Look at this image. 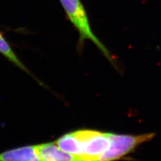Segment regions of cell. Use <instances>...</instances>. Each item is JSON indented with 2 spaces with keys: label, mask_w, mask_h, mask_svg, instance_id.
<instances>
[{
  "label": "cell",
  "mask_w": 161,
  "mask_h": 161,
  "mask_svg": "<svg viewBox=\"0 0 161 161\" xmlns=\"http://www.w3.org/2000/svg\"><path fill=\"white\" fill-rule=\"evenodd\" d=\"M70 22L79 34L78 46L83 48L85 40L92 41L104 56L114 63V58L108 48L93 33L86 9L80 0H59Z\"/></svg>",
  "instance_id": "obj_1"
},
{
  "label": "cell",
  "mask_w": 161,
  "mask_h": 161,
  "mask_svg": "<svg viewBox=\"0 0 161 161\" xmlns=\"http://www.w3.org/2000/svg\"><path fill=\"white\" fill-rule=\"evenodd\" d=\"M111 144L109 149L99 158L98 161H116L133 153L140 144L152 140L155 133L140 135L109 133Z\"/></svg>",
  "instance_id": "obj_2"
},
{
  "label": "cell",
  "mask_w": 161,
  "mask_h": 161,
  "mask_svg": "<svg viewBox=\"0 0 161 161\" xmlns=\"http://www.w3.org/2000/svg\"><path fill=\"white\" fill-rule=\"evenodd\" d=\"M77 132L83 146V154L79 157L80 161H98L110 147L109 133L91 130H79Z\"/></svg>",
  "instance_id": "obj_3"
},
{
  "label": "cell",
  "mask_w": 161,
  "mask_h": 161,
  "mask_svg": "<svg viewBox=\"0 0 161 161\" xmlns=\"http://www.w3.org/2000/svg\"><path fill=\"white\" fill-rule=\"evenodd\" d=\"M40 161H80L76 155L64 152L55 142L37 145Z\"/></svg>",
  "instance_id": "obj_4"
},
{
  "label": "cell",
  "mask_w": 161,
  "mask_h": 161,
  "mask_svg": "<svg viewBox=\"0 0 161 161\" xmlns=\"http://www.w3.org/2000/svg\"><path fill=\"white\" fill-rule=\"evenodd\" d=\"M0 161H40L37 145L24 146L0 153Z\"/></svg>",
  "instance_id": "obj_5"
},
{
  "label": "cell",
  "mask_w": 161,
  "mask_h": 161,
  "mask_svg": "<svg viewBox=\"0 0 161 161\" xmlns=\"http://www.w3.org/2000/svg\"><path fill=\"white\" fill-rule=\"evenodd\" d=\"M55 144L64 152L76 155L79 157L83 154L82 142L77 131L62 136L55 142Z\"/></svg>",
  "instance_id": "obj_6"
},
{
  "label": "cell",
  "mask_w": 161,
  "mask_h": 161,
  "mask_svg": "<svg viewBox=\"0 0 161 161\" xmlns=\"http://www.w3.org/2000/svg\"><path fill=\"white\" fill-rule=\"evenodd\" d=\"M0 53L8 60H9L10 62H12L14 64L16 65V66L24 70V71H26V73H30L28 69L24 66V64L17 57V55L14 53L8 42L4 38L1 32H0Z\"/></svg>",
  "instance_id": "obj_7"
}]
</instances>
